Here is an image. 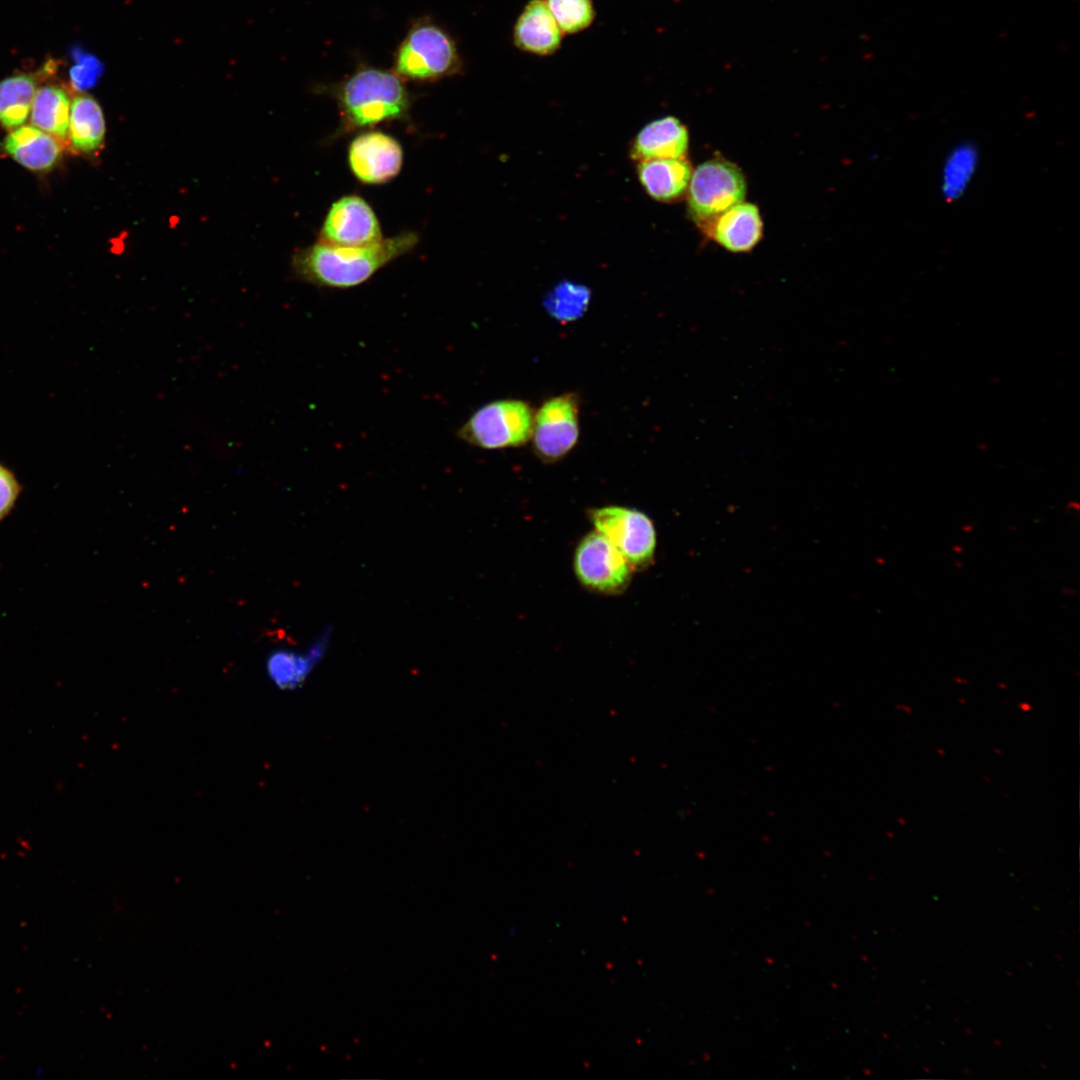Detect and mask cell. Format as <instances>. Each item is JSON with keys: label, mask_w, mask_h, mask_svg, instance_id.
<instances>
[{"label": "cell", "mask_w": 1080, "mask_h": 1080, "mask_svg": "<svg viewBox=\"0 0 1080 1080\" xmlns=\"http://www.w3.org/2000/svg\"><path fill=\"white\" fill-rule=\"evenodd\" d=\"M36 79L17 74L0 81V124L6 129L20 127L31 111Z\"/></svg>", "instance_id": "19"}, {"label": "cell", "mask_w": 1080, "mask_h": 1080, "mask_svg": "<svg viewBox=\"0 0 1080 1080\" xmlns=\"http://www.w3.org/2000/svg\"><path fill=\"white\" fill-rule=\"evenodd\" d=\"M73 65L69 72L71 87L78 92L93 88L104 72V65L97 56L75 47L71 50Z\"/></svg>", "instance_id": "23"}, {"label": "cell", "mask_w": 1080, "mask_h": 1080, "mask_svg": "<svg viewBox=\"0 0 1080 1080\" xmlns=\"http://www.w3.org/2000/svg\"><path fill=\"white\" fill-rule=\"evenodd\" d=\"M762 228L757 206L742 201L718 215L704 231L727 250L745 252L759 242Z\"/></svg>", "instance_id": "13"}, {"label": "cell", "mask_w": 1080, "mask_h": 1080, "mask_svg": "<svg viewBox=\"0 0 1080 1080\" xmlns=\"http://www.w3.org/2000/svg\"><path fill=\"white\" fill-rule=\"evenodd\" d=\"M533 419L527 402L495 400L473 412L457 430V437L487 450L519 447L531 439Z\"/></svg>", "instance_id": "4"}, {"label": "cell", "mask_w": 1080, "mask_h": 1080, "mask_svg": "<svg viewBox=\"0 0 1080 1080\" xmlns=\"http://www.w3.org/2000/svg\"><path fill=\"white\" fill-rule=\"evenodd\" d=\"M688 212L703 230L722 212L742 202L746 181L740 168L724 159L701 163L692 172Z\"/></svg>", "instance_id": "5"}, {"label": "cell", "mask_w": 1080, "mask_h": 1080, "mask_svg": "<svg viewBox=\"0 0 1080 1080\" xmlns=\"http://www.w3.org/2000/svg\"><path fill=\"white\" fill-rule=\"evenodd\" d=\"M562 32L577 33L591 25L595 17L592 0H546Z\"/></svg>", "instance_id": "22"}, {"label": "cell", "mask_w": 1080, "mask_h": 1080, "mask_svg": "<svg viewBox=\"0 0 1080 1080\" xmlns=\"http://www.w3.org/2000/svg\"><path fill=\"white\" fill-rule=\"evenodd\" d=\"M1061 591H1062V593H1063L1064 595H1069V596H1075V595L1077 594V593H1076V590H1074V589H1072V588H1068V587H1064V588H1062V590H1061Z\"/></svg>", "instance_id": "25"}, {"label": "cell", "mask_w": 1080, "mask_h": 1080, "mask_svg": "<svg viewBox=\"0 0 1080 1080\" xmlns=\"http://www.w3.org/2000/svg\"><path fill=\"white\" fill-rule=\"evenodd\" d=\"M632 570L625 557L597 531L584 536L576 547V577L591 591L608 595L623 592L630 583Z\"/></svg>", "instance_id": "7"}, {"label": "cell", "mask_w": 1080, "mask_h": 1080, "mask_svg": "<svg viewBox=\"0 0 1080 1080\" xmlns=\"http://www.w3.org/2000/svg\"><path fill=\"white\" fill-rule=\"evenodd\" d=\"M329 90L340 112L343 133L406 120L412 106L405 81L392 70L377 67H358Z\"/></svg>", "instance_id": "2"}, {"label": "cell", "mask_w": 1080, "mask_h": 1080, "mask_svg": "<svg viewBox=\"0 0 1080 1080\" xmlns=\"http://www.w3.org/2000/svg\"><path fill=\"white\" fill-rule=\"evenodd\" d=\"M391 70L405 82L431 83L462 73L463 61L452 36L430 18H420L397 47Z\"/></svg>", "instance_id": "3"}, {"label": "cell", "mask_w": 1080, "mask_h": 1080, "mask_svg": "<svg viewBox=\"0 0 1080 1080\" xmlns=\"http://www.w3.org/2000/svg\"><path fill=\"white\" fill-rule=\"evenodd\" d=\"M973 529H974V525H973V524H968V523H967V524H964V525H962V526H961V530H962L963 532H966V533H969V532H971V531H972Z\"/></svg>", "instance_id": "26"}, {"label": "cell", "mask_w": 1080, "mask_h": 1080, "mask_svg": "<svg viewBox=\"0 0 1080 1080\" xmlns=\"http://www.w3.org/2000/svg\"><path fill=\"white\" fill-rule=\"evenodd\" d=\"M953 564H954V565H955V566H956L957 568H961V567H962V563H961L960 561H958V560H954V561H953Z\"/></svg>", "instance_id": "29"}, {"label": "cell", "mask_w": 1080, "mask_h": 1080, "mask_svg": "<svg viewBox=\"0 0 1080 1080\" xmlns=\"http://www.w3.org/2000/svg\"><path fill=\"white\" fill-rule=\"evenodd\" d=\"M105 120L100 104L90 95H78L71 103L68 137L72 148L82 154L98 152L105 138Z\"/></svg>", "instance_id": "16"}, {"label": "cell", "mask_w": 1080, "mask_h": 1080, "mask_svg": "<svg viewBox=\"0 0 1080 1080\" xmlns=\"http://www.w3.org/2000/svg\"><path fill=\"white\" fill-rule=\"evenodd\" d=\"M977 154L970 145H961L947 158L942 175V191L947 199L958 198L974 175Z\"/></svg>", "instance_id": "21"}, {"label": "cell", "mask_w": 1080, "mask_h": 1080, "mask_svg": "<svg viewBox=\"0 0 1080 1080\" xmlns=\"http://www.w3.org/2000/svg\"><path fill=\"white\" fill-rule=\"evenodd\" d=\"M383 238L380 222L365 199L345 195L329 208L318 241L337 246H364Z\"/></svg>", "instance_id": "9"}, {"label": "cell", "mask_w": 1080, "mask_h": 1080, "mask_svg": "<svg viewBox=\"0 0 1080 1080\" xmlns=\"http://www.w3.org/2000/svg\"><path fill=\"white\" fill-rule=\"evenodd\" d=\"M688 143L686 127L679 119L667 116L645 125L633 139L630 153L638 162L685 158Z\"/></svg>", "instance_id": "12"}, {"label": "cell", "mask_w": 1080, "mask_h": 1080, "mask_svg": "<svg viewBox=\"0 0 1080 1080\" xmlns=\"http://www.w3.org/2000/svg\"><path fill=\"white\" fill-rule=\"evenodd\" d=\"M3 151L33 171L51 169L61 156L59 141L33 125L13 129L2 142Z\"/></svg>", "instance_id": "14"}, {"label": "cell", "mask_w": 1080, "mask_h": 1080, "mask_svg": "<svg viewBox=\"0 0 1080 1080\" xmlns=\"http://www.w3.org/2000/svg\"><path fill=\"white\" fill-rule=\"evenodd\" d=\"M349 168L363 184L380 185L395 178L403 164V149L393 136L382 131H365L350 142Z\"/></svg>", "instance_id": "10"}, {"label": "cell", "mask_w": 1080, "mask_h": 1080, "mask_svg": "<svg viewBox=\"0 0 1080 1080\" xmlns=\"http://www.w3.org/2000/svg\"><path fill=\"white\" fill-rule=\"evenodd\" d=\"M562 30L545 0L530 1L519 15L514 29V44L522 51L546 56L561 45Z\"/></svg>", "instance_id": "11"}, {"label": "cell", "mask_w": 1080, "mask_h": 1080, "mask_svg": "<svg viewBox=\"0 0 1080 1080\" xmlns=\"http://www.w3.org/2000/svg\"><path fill=\"white\" fill-rule=\"evenodd\" d=\"M952 550L954 552H956V553H962L963 552V547L961 545H959V544H956V545L952 546Z\"/></svg>", "instance_id": "28"}, {"label": "cell", "mask_w": 1080, "mask_h": 1080, "mask_svg": "<svg viewBox=\"0 0 1080 1080\" xmlns=\"http://www.w3.org/2000/svg\"><path fill=\"white\" fill-rule=\"evenodd\" d=\"M1067 509H1071L1072 511L1075 510L1077 512L1079 510V504L1077 502H1070L1067 505Z\"/></svg>", "instance_id": "27"}, {"label": "cell", "mask_w": 1080, "mask_h": 1080, "mask_svg": "<svg viewBox=\"0 0 1080 1080\" xmlns=\"http://www.w3.org/2000/svg\"><path fill=\"white\" fill-rule=\"evenodd\" d=\"M591 520L602 534L625 557L633 569L646 568L653 561L656 531L643 512L622 506H604L591 511Z\"/></svg>", "instance_id": "6"}, {"label": "cell", "mask_w": 1080, "mask_h": 1080, "mask_svg": "<svg viewBox=\"0 0 1080 1080\" xmlns=\"http://www.w3.org/2000/svg\"><path fill=\"white\" fill-rule=\"evenodd\" d=\"M20 492V485L14 474L0 464V521L4 519L14 507Z\"/></svg>", "instance_id": "24"}, {"label": "cell", "mask_w": 1080, "mask_h": 1080, "mask_svg": "<svg viewBox=\"0 0 1080 1080\" xmlns=\"http://www.w3.org/2000/svg\"><path fill=\"white\" fill-rule=\"evenodd\" d=\"M330 639V631H325L306 654L290 650L274 651L267 661V669L272 680L279 686L289 687L302 681L312 666L323 655Z\"/></svg>", "instance_id": "18"}, {"label": "cell", "mask_w": 1080, "mask_h": 1080, "mask_svg": "<svg viewBox=\"0 0 1080 1080\" xmlns=\"http://www.w3.org/2000/svg\"><path fill=\"white\" fill-rule=\"evenodd\" d=\"M418 241L414 232H403L364 246H337L317 241L295 253L292 268L300 280L318 287L353 288L369 280L391 261L411 252Z\"/></svg>", "instance_id": "1"}, {"label": "cell", "mask_w": 1080, "mask_h": 1080, "mask_svg": "<svg viewBox=\"0 0 1080 1080\" xmlns=\"http://www.w3.org/2000/svg\"><path fill=\"white\" fill-rule=\"evenodd\" d=\"M71 102L65 90L47 85L36 90L31 107V124L60 141L68 137Z\"/></svg>", "instance_id": "17"}, {"label": "cell", "mask_w": 1080, "mask_h": 1080, "mask_svg": "<svg viewBox=\"0 0 1080 1080\" xmlns=\"http://www.w3.org/2000/svg\"><path fill=\"white\" fill-rule=\"evenodd\" d=\"M590 300L591 290L587 286L564 280L549 291L543 305L553 319L560 323H568L584 315Z\"/></svg>", "instance_id": "20"}, {"label": "cell", "mask_w": 1080, "mask_h": 1080, "mask_svg": "<svg viewBox=\"0 0 1080 1080\" xmlns=\"http://www.w3.org/2000/svg\"><path fill=\"white\" fill-rule=\"evenodd\" d=\"M637 172L641 185L650 197L672 202L686 192L692 167L685 158L651 159L640 161Z\"/></svg>", "instance_id": "15"}, {"label": "cell", "mask_w": 1080, "mask_h": 1080, "mask_svg": "<svg viewBox=\"0 0 1080 1080\" xmlns=\"http://www.w3.org/2000/svg\"><path fill=\"white\" fill-rule=\"evenodd\" d=\"M579 399L565 393L545 401L533 419L532 443L536 456L553 463L566 456L579 437Z\"/></svg>", "instance_id": "8"}]
</instances>
